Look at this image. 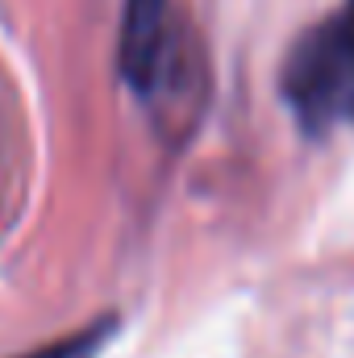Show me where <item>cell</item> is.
<instances>
[{
    "instance_id": "6da1fadb",
    "label": "cell",
    "mask_w": 354,
    "mask_h": 358,
    "mask_svg": "<svg viewBox=\"0 0 354 358\" xmlns=\"http://www.w3.org/2000/svg\"><path fill=\"white\" fill-rule=\"evenodd\" d=\"M279 92L304 134L321 138L354 121V0L292 42Z\"/></svg>"
},
{
    "instance_id": "7a4b0ae2",
    "label": "cell",
    "mask_w": 354,
    "mask_h": 358,
    "mask_svg": "<svg viewBox=\"0 0 354 358\" xmlns=\"http://www.w3.org/2000/svg\"><path fill=\"white\" fill-rule=\"evenodd\" d=\"M163 50H167V0H125L121 38H117L121 76L138 92H150Z\"/></svg>"
},
{
    "instance_id": "3957f363",
    "label": "cell",
    "mask_w": 354,
    "mask_h": 358,
    "mask_svg": "<svg viewBox=\"0 0 354 358\" xmlns=\"http://www.w3.org/2000/svg\"><path fill=\"white\" fill-rule=\"evenodd\" d=\"M113 329H117V321L113 317H100V321H92V325L67 334V338H59V342H46V346H38L29 355H17V358H96L100 346H104V338Z\"/></svg>"
}]
</instances>
